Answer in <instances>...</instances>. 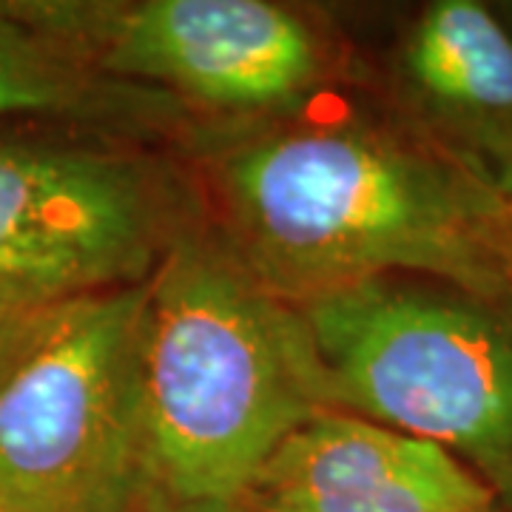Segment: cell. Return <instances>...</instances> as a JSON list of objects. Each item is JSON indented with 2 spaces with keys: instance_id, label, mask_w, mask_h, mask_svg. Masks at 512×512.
I'll list each match as a JSON object with an SVG mask.
<instances>
[{
  "instance_id": "obj_7",
  "label": "cell",
  "mask_w": 512,
  "mask_h": 512,
  "mask_svg": "<svg viewBox=\"0 0 512 512\" xmlns=\"http://www.w3.org/2000/svg\"><path fill=\"white\" fill-rule=\"evenodd\" d=\"M245 495L291 512H504L444 447L342 410L282 441Z\"/></svg>"
},
{
  "instance_id": "obj_12",
  "label": "cell",
  "mask_w": 512,
  "mask_h": 512,
  "mask_svg": "<svg viewBox=\"0 0 512 512\" xmlns=\"http://www.w3.org/2000/svg\"><path fill=\"white\" fill-rule=\"evenodd\" d=\"M168 512H291V510H279V507H268V504H259L254 498L242 495V498H234L228 504H208V507H188V510H168Z\"/></svg>"
},
{
  "instance_id": "obj_2",
  "label": "cell",
  "mask_w": 512,
  "mask_h": 512,
  "mask_svg": "<svg viewBox=\"0 0 512 512\" xmlns=\"http://www.w3.org/2000/svg\"><path fill=\"white\" fill-rule=\"evenodd\" d=\"M143 407L151 493L188 510L242 498L333 402L299 305L234 254L185 242L148 282Z\"/></svg>"
},
{
  "instance_id": "obj_10",
  "label": "cell",
  "mask_w": 512,
  "mask_h": 512,
  "mask_svg": "<svg viewBox=\"0 0 512 512\" xmlns=\"http://www.w3.org/2000/svg\"><path fill=\"white\" fill-rule=\"evenodd\" d=\"M49 305H55V302H43V299L0 285V362L29 333V328L37 322V316Z\"/></svg>"
},
{
  "instance_id": "obj_9",
  "label": "cell",
  "mask_w": 512,
  "mask_h": 512,
  "mask_svg": "<svg viewBox=\"0 0 512 512\" xmlns=\"http://www.w3.org/2000/svg\"><path fill=\"white\" fill-rule=\"evenodd\" d=\"M128 86L94 69L15 3H0V117H106L131 109Z\"/></svg>"
},
{
  "instance_id": "obj_4",
  "label": "cell",
  "mask_w": 512,
  "mask_h": 512,
  "mask_svg": "<svg viewBox=\"0 0 512 512\" xmlns=\"http://www.w3.org/2000/svg\"><path fill=\"white\" fill-rule=\"evenodd\" d=\"M148 282L49 305L0 362V512H140Z\"/></svg>"
},
{
  "instance_id": "obj_1",
  "label": "cell",
  "mask_w": 512,
  "mask_h": 512,
  "mask_svg": "<svg viewBox=\"0 0 512 512\" xmlns=\"http://www.w3.org/2000/svg\"><path fill=\"white\" fill-rule=\"evenodd\" d=\"M234 259L291 305L379 276H427L510 299L504 194L444 151L356 126L274 131L220 163Z\"/></svg>"
},
{
  "instance_id": "obj_3",
  "label": "cell",
  "mask_w": 512,
  "mask_h": 512,
  "mask_svg": "<svg viewBox=\"0 0 512 512\" xmlns=\"http://www.w3.org/2000/svg\"><path fill=\"white\" fill-rule=\"evenodd\" d=\"M299 311L333 410L439 444L512 512V299L379 276Z\"/></svg>"
},
{
  "instance_id": "obj_8",
  "label": "cell",
  "mask_w": 512,
  "mask_h": 512,
  "mask_svg": "<svg viewBox=\"0 0 512 512\" xmlns=\"http://www.w3.org/2000/svg\"><path fill=\"white\" fill-rule=\"evenodd\" d=\"M402 72L436 148L512 197V26L476 0H439L404 40Z\"/></svg>"
},
{
  "instance_id": "obj_5",
  "label": "cell",
  "mask_w": 512,
  "mask_h": 512,
  "mask_svg": "<svg viewBox=\"0 0 512 512\" xmlns=\"http://www.w3.org/2000/svg\"><path fill=\"white\" fill-rule=\"evenodd\" d=\"M15 6L117 83L168 86L222 109L285 106L311 89L322 66L308 23L265 0Z\"/></svg>"
},
{
  "instance_id": "obj_11",
  "label": "cell",
  "mask_w": 512,
  "mask_h": 512,
  "mask_svg": "<svg viewBox=\"0 0 512 512\" xmlns=\"http://www.w3.org/2000/svg\"><path fill=\"white\" fill-rule=\"evenodd\" d=\"M498 262H501V276H504V288L512 299V197H504L501 214H498Z\"/></svg>"
},
{
  "instance_id": "obj_6",
  "label": "cell",
  "mask_w": 512,
  "mask_h": 512,
  "mask_svg": "<svg viewBox=\"0 0 512 512\" xmlns=\"http://www.w3.org/2000/svg\"><path fill=\"white\" fill-rule=\"evenodd\" d=\"M163 217L146 168L94 148L0 140V285L63 302L160 268Z\"/></svg>"
}]
</instances>
